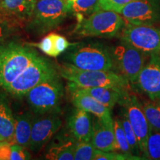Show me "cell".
Wrapping results in <instances>:
<instances>
[{
	"mask_svg": "<svg viewBox=\"0 0 160 160\" xmlns=\"http://www.w3.org/2000/svg\"><path fill=\"white\" fill-rule=\"evenodd\" d=\"M25 148L17 145H11V151L9 160H22L29 159L27 152L24 150Z\"/></svg>",
	"mask_w": 160,
	"mask_h": 160,
	"instance_id": "obj_33",
	"label": "cell"
},
{
	"mask_svg": "<svg viewBox=\"0 0 160 160\" xmlns=\"http://www.w3.org/2000/svg\"><path fill=\"white\" fill-rule=\"evenodd\" d=\"M59 75L57 68L49 60L39 57L24 70L4 91L12 96L21 97L25 96L35 86Z\"/></svg>",
	"mask_w": 160,
	"mask_h": 160,
	"instance_id": "obj_5",
	"label": "cell"
},
{
	"mask_svg": "<svg viewBox=\"0 0 160 160\" xmlns=\"http://www.w3.org/2000/svg\"><path fill=\"white\" fill-rule=\"evenodd\" d=\"M142 108L151 128L160 131V106L157 103L147 102Z\"/></svg>",
	"mask_w": 160,
	"mask_h": 160,
	"instance_id": "obj_25",
	"label": "cell"
},
{
	"mask_svg": "<svg viewBox=\"0 0 160 160\" xmlns=\"http://www.w3.org/2000/svg\"><path fill=\"white\" fill-rule=\"evenodd\" d=\"M19 25L0 13V43L17 31Z\"/></svg>",
	"mask_w": 160,
	"mask_h": 160,
	"instance_id": "obj_30",
	"label": "cell"
},
{
	"mask_svg": "<svg viewBox=\"0 0 160 160\" xmlns=\"http://www.w3.org/2000/svg\"><path fill=\"white\" fill-rule=\"evenodd\" d=\"M60 76L78 88L106 87L127 89L129 81L122 74L111 71H85L65 64L59 69Z\"/></svg>",
	"mask_w": 160,
	"mask_h": 160,
	"instance_id": "obj_2",
	"label": "cell"
},
{
	"mask_svg": "<svg viewBox=\"0 0 160 160\" xmlns=\"http://www.w3.org/2000/svg\"><path fill=\"white\" fill-rule=\"evenodd\" d=\"M76 142L73 139H60L50 146L45 158L51 160H73Z\"/></svg>",
	"mask_w": 160,
	"mask_h": 160,
	"instance_id": "obj_21",
	"label": "cell"
},
{
	"mask_svg": "<svg viewBox=\"0 0 160 160\" xmlns=\"http://www.w3.org/2000/svg\"><path fill=\"white\" fill-rule=\"evenodd\" d=\"M121 122L124 131H125L126 138H127L128 142L130 147L131 148L132 153H133V155H139L140 153V148L137 137L135 134V132L133 131V128L131 127V124L129 122L128 119L124 113L122 115V118L121 119Z\"/></svg>",
	"mask_w": 160,
	"mask_h": 160,
	"instance_id": "obj_27",
	"label": "cell"
},
{
	"mask_svg": "<svg viewBox=\"0 0 160 160\" xmlns=\"http://www.w3.org/2000/svg\"><path fill=\"white\" fill-rule=\"evenodd\" d=\"M68 127L77 141H91L93 121L88 112L79 108L76 109L70 117Z\"/></svg>",
	"mask_w": 160,
	"mask_h": 160,
	"instance_id": "obj_17",
	"label": "cell"
},
{
	"mask_svg": "<svg viewBox=\"0 0 160 160\" xmlns=\"http://www.w3.org/2000/svg\"><path fill=\"white\" fill-rule=\"evenodd\" d=\"M95 147L91 141H77L74 150L75 160H92L96 152Z\"/></svg>",
	"mask_w": 160,
	"mask_h": 160,
	"instance_id": "obj_26",
	"label": "cell"
},
{
	"mask_svg": "<svg viewBox=\"0 0 160 160\" xmlns=\"http://www.w3.org/2000/svg\"><path fill=\"white\" fill-rule=\"evenodd\" d=\"M124 25L125 19L119 13L101 10L78 22L74 33L81 37H112L121 31Z\"/></svg>",
	"mask_w": 160,
	"mask_h": 160,
	"instance_id": "obj_4",
	"label": "cell"
},
{
	"mask_svg": "<svg viewBox=\"0 0 160 160\" xmlns=\"http://www.w3.org/2000/svg\"><path fill=\"white\" fill-rule=\"evenodd\" d=\"M145 159L160 160V131L151 128L146 144Z\"/></svg>",
	"mask_w": 160,
	"mask_h": 160,
	"instance_id": "obj_22",
	"label": "cell"
},
{
	"mask_svg": "<svg viewBox=\"0 0 160 160\" xmlns=\"http://www.w3.org/2000/svg\"><path fill=\"white\" fill-rule=\"evenodd\" d=\"M67 58L69 64L85 71H111L114 68L111 53L98 44L78 45L71 50Z\"/></svg>",
	"mask_w": 160,
	"mask_h": 160,
	"instance_id": "obj_6",
	"label": "cell"
},
{
	"mask_svg": "<svg viewBox=\"0 0 160 160\" xmlns=\"http://www.w3.org/2000/svg\"><path fill=\"white\" fill-rule=\"evenodd\" d=\"M1 142H2V141H0V143H1Z\"/></svg>",
	"mask_w": 160,
	"mask_h": 160,
	"instance_id": "obj_37",
	"label": "cell"
},
{
	"mask_svg": "<svg viewBox=\"0 0 160 160\" xmlns=\"http://www.w3.org/2000/svg\"><path fill=\"white\" fill-rule=\"evenodd\" d=\"M99 0H74L71 3V10L77 17L78 22L82 19L83 16L95 11Z\"/></svg>",
	"mask_w": 160,
	"mask_h": 160,
	"instance_id": "obj_24",
	"label": "cell"
},
{
	"mask_svg": "<svg viewBox=\"0 0 160 160\" xmlns=\"http://www.w3.org/2000/svg\"><path fill=\"white\" fill-rule=\"evenodd\" d=\"M122 40L145 53L160 55V29L149 25L125 22L121 30Z\"/></svg>",
	"mask_w": 160,
	"mask_h": 160,
	"instance_id": "obj_8",
	"label": "cell"
},
{
	"mask_svg": "<svg viewBox=\"0 0 160 160\" xmlns=\"http://www.w3.org/2000/svg\"><path fill=\"white\" fill-rule=\"evenodd\" d=\"M71 12L68 0H37L28 25L35 33H45L58 27Z\"/></svg>",
	"mask_w": 160,
	"mask_h": 160,
	"instance_id": "obj_3",
	"label": "cell"
},
{
	"mask_svg": "<svg viewBox=\"0 0 160 160\" xmlns=\"http://www.w3.org/2000/svg\"><path fill=\"white\" fill-rule=\"evenodd\" d=\"M62 126V121L56 116H48L33 120L29 148L39 151L48 142Z\"/></svg>",
	"mask_w": 160,
	"mask_h": 160,
	"instance_id": "obj_13",
	"label": "cell"
},
{
	"mask_svg": "<svg viewBox=\"0 0 160 160\" xmlns=\"http://www.w3.org/2000/svg\"><path fill=\"white\" fill-rule=\"evenodd\" d=\"M113 126H114V135L116 141V148L117 151H119L126 154H133L131 148L128 142L127 138L125 134L121 119L116 118L113 120Z\"/></svg>",
	"mask_w": 160,
	"mask_h": 160,
	"instance_id": "obj_23",
	"label": "cell"
},
{
	"mask_svg": "<svg viewBox=\"0 0 160 160\" xmlns=\"http://www.w3.org/2000/svg\"><path fill=\"white\" fill-rule=\"evenodd\" d=\"M39 57L35 50L15 42L0 45V89H5Z\"/></svg>",
	"mask_w": 160,
	"mask_h": 160,
	"instance_id": "obj_1",
	"label": "cell"
},
{
	"mask_svg": "<svg viewBox=\"0 0 160 160\" xmlns=\"http://www.w3.org/2000/svg\"><path fill=\"white\" fill-rule=\"evenodd\" d=\"M70 88L81 92L93 98L99 103L112 109L116 104L119 103L126 93L125 89L115 88L95 87V88H78L69 85Z\"/></svg>",
	"mask_w": 160,
	"mask_h": 160,
	"instance_id": "obj_16",
	"label": "cell"
},
{
	"mask_svg": "<svg viewBox=\"0 0 160 160\" xmlns=\"http://www.w3.org/2000/svg\"><path fill=\"white\" fill-rule=\"evenodd\" d=\"M33 119L29 113H23L15 117L14 135L12 145L29 148Z\"/></svg>",
	"mask_w": 160,
	"mask_h": 160,
	"instance_id": "obj_20",
	"label": "cell"
},
{
	"mask_svg": "<svg viewBox=\"0 0 160 160\" xmlns=\"http://www.w3.org/2000/svg\"><path fill=\"white\" fill-rule=\"evenodd\" d=\"M119 104L124 108V114L128 119L131 127L139 142L140 152L142 153L145 158L146 152V144L151 131L148 122L143 111L142 106L137 97L127 93L124 96Z\"/></svg>",
	"mask_w": 160,
	"mask_h": 160,
	"instance_id": "obj_10",
	"label": "cell"
},
{
	"mask_svg": "<svg viewBox=\"0 0 160 160\" xmlns=\"http://www.w3.org/2000/svg\"><path fill=\"white\" fill-rule=\"evenodd\" d=\"M112 57L121 74L131 83L137 82L140 72L145 65V53L122 41L114 48Z\"/></svg>",
	"mask_w": 160,
	"mask_h": 160,
	"instance_id": "obj_9",
	"label": "cell"
},
{
	"mask_svg": "<svg viewBox=\"0 0 160 160\" xmlns=\"http://www.w3.org/2000/svg\"><path fill=\"white\" fill-rule=\"evenodd\" d=\"M91 142L99 151H117L113 118L102 120L96 117L93 121Z\"/></svg>",
	"mask_w": 160,
	"mask_h": 160,
	"instance_id": "obj_14",
	"label": "cell"
},
{
	"mask_svg": "<svg viewBox=\"0 0 160 160\" xmlns=\"http://www.w3.org/2000/svg\"><path fill=\"white\" fill-rule=\"evenodd\" d=\"M51 36L57 57L65 52L71 46V43L62 36L57 34V33H51Z\"/></svg>",
	"mask_w": 160,
	"mask_h": 160,
	"instance_id": "obj_32",
	"label": "cell"
},
{
	"mask_svg": "<svg viewBox=\"0 0 160 160\" xmlns=\"http://www.w3.org/2000/svg\"><path fill=\"white\" fill-rule=\"evenodd\" d=\"M63 95V87L59 75L47 79L26 93L28 102L39 113L52 112L59 107Z\"/></svg>",
	"mask_w": 160,
	"mask_h": 160,
	"instance_id": "obj_7",
	"label": "cell"
},
{
	"mask_svg": "<svg viewBox=\"0 0 160 160\" xmlns=\"http://www.w3.org/2000/svg\"><path fill=\"white\" fill-rule=\"evenodd\" d=\"M125 22L153 25L160 22L159 0H133L119 12Z\"/></svg>",
	"mask_w": 160,
	"mask_h": 160,
	"instance_id": "obj_11",
	"label": "cell"
},
{
	"mask_svg": "<svg viewBox=\"0 0 160 160\" xmlns=\"http://www.w3.org/2000/svg\"><path fill=\"white\" fill-rule=\"evenodd\" d=\"M0 141H3V140H2V139H1V138H0Z\"/></svg>",
	"mask_w": 160,
	"mask_h": 160,
	"instance_id": "obj_36",
	"label": "cell"
},
{
	"mask_svg": "<svg viewBox=\"0 0 160 160\" xmlns=\"http://www.w3.org/2000/svg\"><path fill=\"white\" fill-rule=\"evenodd\" d=\"M127 159H145L133 154L117 153L116 151H102L96 150L93 160H127Z\"/></svg>",
	"mask_w": 160,
	"mask_h": 160,
	"instance_id": "obj_28",
	"label": "cell"
},
{
	"mask_svg": "<svg viewBox=\"0 0 160 160\" xmlns=\"http://www.w3.org/2000/svg\"><path fill=\"white\" fill-rule=\"evenodd\" d=\"M71 91L72 92V101L77 108L84 110L92 113L96 117L102 120L111 119V109L99 103L88 95L76 91L74 89H71Z\"/></svg>",
	"mask_w": 160,
	"mask_h": 160,
	"instance_id": "obj_18",
	"label": "cell"
},
{
	"mask_svg": "<svg viewBox=\"0 0 160 160\" xmlns=\"http://www.w3.org/2000/svg\"><path fill=\"white\" fill-rule=\"evenodd\" d=\"M11 151V144L5 141L0 143V160H9Z\"/></svg>",
	"mask_w": 160,
	"mask_h": 160,
	"instance_id": "obj_34",
	"label": "cell"
},
{
	"mask_svg": "<svg viewBox=\"0 0 160 160\" xmlns=\"http://www.w3.org/2000/svg\"><path fill=\"white\" fill-rule=\"evenodd\" d=\"M157 104L160 106V99H158V102H157Z\"/></svg>",
	"mask_w": 160,
	"mask_h": 160,
	"instance_id": "obj_35",
	"label": "cell"
},
{
	"mask_svg": "<svg viewBox=\"0 0 160 160\" xmlns=\"http://www.w3.org/2000/svg\"><path fill=\"white\" fill-rule=\"evenodd\" d=\"M37 0H0V13L18 25L31 19Z\"/></svg>",
	"mask_w": 160,
	"mask_h": 160,
	"instance_id": "obj_15",
	"label": "cell"
},
{
	"mask_svg": "<svg viewBox=\"0 0 160 160\" xmlns=\"http://www.w3.org/2000/svg\"><path fill=\"white\" fill-rule=\"evenodd\" d=\"M133 1V0H99L95 11L103 10L119 13L124 7Z\"/></svg>",
	"mask_w": 160,
	"mask_h": 160,
	"instance_id": "obj_29",
	"label": "cell"
},
{
	"mask_svg": "<svg viewBox=\"0 0 160 160\" xmlns=\"http://www.w3.org/2000/svg\"><path fill=\"white\" fill-rule=\"evenodd\" d=\"M139 89L153 101L160 99V55L151 54L138 77Z\"/></svg>",
	"mask_w": 160,
	"mask_h": 160,
	"instance_id": "obj_12",
	"label": "cell"
},
{
	"mask_svg": "<svg viewBox=\"0 0 160 160\" xmlns=\"http://www.w3.org/2000/svg\"><path fill=\"white\" fill-rule=\"evenodd\" d=\"M15 117H13L7 99L0 94V138L13 144L14 135Z\"/></svg>",
	"mask_w": 160,
	"mask_h": 160,
	"instance_id": "obj_19",
	"label": "cell"
},
{
	"mask_svg": "<svg viewBox=\"0 0 160 160\" xmlns=\"http://www.w3.org/2000/svg\"><path fill=\"white\" fill-rule=\"evenodd\" d=\"M33 45L37 47L40 51L43 52L47 56H49V57H57V54H56L51 33L44 37L39 43L33 44Z\"/></svg>",
	"mask_w": 160,
	"mask_h": 160,
	"instance_id": "obj_31",
	"label": "cell"
}]
</instances>
